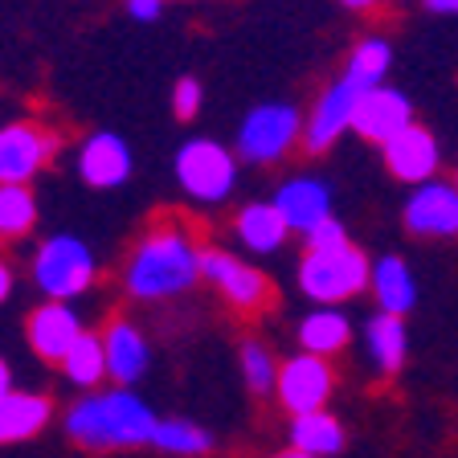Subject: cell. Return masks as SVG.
Segmentation results:
<instances>
[{
  "label": "cell",
  "mask_w": 458,
  "mask_h": 458,
  "mask_svg": "<svg viewBox=\"0 0 458 458\" xmlns=\"http://www.w3.org/2000/svg\"><path fill=\"white\" fill-rule=\"evenodd\" d=\"M200 275V246L176 225H156L140 238L131 250L123 270L127 295L140 303H156V299H172L189 291Z\"/></svg>",
  "instance_id": "cell-1"
},
{
  "label": "cell",
  "mask_w": 458,
  "mask_h": 458,
  "mask_svg": "<svg viewBox=\"0 0 458 458\" xmlns=\"http://www.w3.org/2000/svg\"><path fill=\"white\" fill-rule=\"evenodd\" d=\"M156 413L131 393V385H119L111 393H95L70 405L66 434L86 450H119V446H152Z\"/></svg>",
  "instance_id": "cell-2"
},
{
  "label": "cell",
  "mask_w": 458,
  "mask_h": 458,
  "mask_svg": "<svg viewBox=\"0 0 458 458\" xmlns=\"http://www.w3.org/2000/svg\"><path fill=\"white\" fill-rule=\"evenodd\" d=\"M372 283V262L360 246L344 242L335 250H307L299 262V291L319 307H335L344 299H356Z\"/></svg>",
  "instance_id": "cell-3"
},
{
  "label": "cell",
  "mask_w": 458,
  "mask_h": 458,
  "mask_svg": "<svg viewBox=\"0 0 458 458\" xmlns=\"http://www.w3.org/2000/svg\"><path fill=\"white\" fill-rule=\"evenodd\" d=\"M95 254L74 233H57V238L41 242L33 254V283L46 299H78L95 283Z\"/></svg>",
  "instance_id": "cell-4"
},
{
  "label": "cell",
  "mask_w": 458,
  "mask_h": 458,
  "mask_svg": "<svg viewBox=\"0 0 458 458\" xmlns=\"http://www.w3.org/2000/svg\"><path fill=\"white\" fill-rule=\"evenodd\" d=\"M303 119L291 103H262L242 119L238 156L246 164H278L295 143H303Z\"/></svg>",
  "instance_id": "cell-5"
},
{
  "label": "cell",
  "mask_w": 458,
  "mask_h": 458,
  "mask_svg": "<svg viewBox=\"0 0 458 458\" xmlns=\"http://www.w3.org/2000/svg\"><path fill=\"white\" fill-rule=\"evenodd\" d=\"M176 181L192 200L217 205L238 184V156L213 140H189L176 152Z\"/></svg>",
  "instance_id": "cell-6"
},
{
  "label": "cell",
  "mask_w": 458,
  "mask_h": 458,
  "mask_svg": "<svg viewBox=\"0 0 458 458\" xmlns=\"http://www.w3.org/2000/svg\"><path fill=\"white\" fill-rule=\"evenodd\" d=\"M200 275L209 278L238 311H262L270 299L267 275L250 267V262H242L238 254H225V250H200Z\"/></svg>",
  "instance_id": "cell-7"
},
{
  "label": "cell",
  "mask_w": 458,
  "mask_h": 458,
  "mask_svg": "<svg viewBox=\"0 0 458 458\" xmlns=\"http://www.w3.org/2000/svg\"><path fill=\"white\" fill-rule=\"evenodd\" d=\"M364 86H356L348 74H340V82H332L319 95V103L311 106V119L303 127V148L311 156L327 152L344 131H352V114H356V103H360Z\"/></svg>",
  "instance_id": "cell-8"
},
{
  "label": "cell",
  "mask_w": 458,
  "mask_h": 458,
  "mask_svg": "<svg viewBox=\"0 0 458 458\" xmlns=\"http://www.w3.org/2000/svg\"><path fill=\"white\" fill-rule=\"evenodd\" d=\"M283 410L295 418V413H311L324 410L327 393H332V369H327V356L315 352H299L278 369V385H275Z\"/></svg>",
  "instance_id": "cell-9"
},
{
  "label": "cell",
  "mask_w": 458,
  "mask_h": 458,
  "mask_svg": "<svg viewBox=\"0 0 458 458\" xmlns=\"http://www.w3.org/2000/svg\"><path fill=\"white\" fill-rule=\"evenodd\" d=\"M405 229L413 238H458V184H413V197L405 200Z\"/></svg>",
  "instance_id": "cell-10"
},
{
  "label": "cell",
  "mask_w": 458,
  "mask_h": 458,
  "mask_svg": "<svg viewBox=\"0 0 458 458\" xmlns=\"http://www.w3.org/2000/svg\"><path fill=\"white\" fill-rule=\"evenodd\" d=\"M57 140L38 123H9L0 127V181L29 184L54 156Z\"/></svg>",
  "instance_id": "cell-11"
},
{
  "label": "cell",
  "mask_w": 458,
  "mask_h": 458,
  "mask_svg": "<svg viewBox=\"0 0 458 458\" xmlns=\"http://www.w3.org/2000/svg\"><path fill=\"white\" fill-rule=\"evenodd\" d=\"M410 123H413V103L385 82L364 90L360 103H356V114H352V131L360 135V140L377 143V148H385L393 135H401Z\"/></svg>",
  "instance_id": "cell-12"
},
{
  "label": "cell",
  "mask_w": 458,
  "mask_h": 458,
  "mask_svg": "<svg viewBox=\"0 0 458 458\" xmlns=\"http://www.w3.org/2000/svg\"><path fill=\"white\" fill-rule=\"evenodd\" d=\"M25 332H29V348H33L41 360L62 364L66 352L74 348V340L82 335V319H78V311L66 299H49V303H41L38 311L29 315Z\"/></svg>",
  "instance_id": "cell-13"
},
{
  "label": "cell",
  "mask_w": 458,
  "mask_h": 458,
  "mask_svg": "<svg viewBox=\"0 0 458 458\" xmlns=\"http://www.w3.org/2000/svg\"><path fill=\"white\" fill-rule=\"evenodd\" d=\"M381 152H385V168H389L397 181H405V184L434 181V172H438V164H442L438 140H434L426 127H418V123H410L401 135H393Z\"/></svg>",
  "instance_id": "cell-14"
},
{
  "label": "cell",
  "mask_w": 458,
  "mask_h": 458,
  "mask_svg": "<svg viewBox=\"0 0 458 458\" xmlns=\"http://www.w3.org/2000/svg\"><path fill=\"white\" fill-rule=\"evenodd\" d=\"M78 172L90 189H119L131 176V148L114 131L90 135L78 152Z\"/></svg>",
  "instance_id": "cell-15"
},
{
  "label": "cell",
  "mask_w": 458,
  "mask_h": 458,
  "mask_svg": "<svg viewBox=\"0 0 458 458\" xmlns=\"http://www.w3.org/2000/svg\"><path fill=\"white\" fill-rule=\"evenodd\" d=\"M275 205L286 217L291 233H307L324 217H332V189L324 181H315V176H295L275 192Z\"/></svg>",
  "instance_id": "cell-16"
},
{
  "label": "cell",
  "mask_w": 458,
  "mask_h": 458,
  "mask_svg": "<svg viewBox=\"0 0 458 458\" xmlns=\"http://www.w3.org/2000/svg\"><path fill=\"white\" fill-rule=\"evenodd\" d=\"M103 348H106V372L119 385H135L148 372V340L131 319H114L103 332Z\"/></svg>",
  "instance_id": "cell-17"
},
{
  "label": "cell",
  "mask_w": 458,
  "mask_h": 458,
  "mask_svg": "<svg viewBox=\"0 0 458 458\" xmlns=\"http://www.w3.org/2000/svg\"><path fill=\"white\" fill-rule=\"evenodd\" d=\"M49 413H54L49 397L13 389L9 397L0 401V446H4V442H25V438H33V434H41L46 421H49Z\"/></svg>",
  "instance_id": "cell-18"
},
{
  "label": "cell",
  "mask_w": 458,
  "mask_h": 458,
  "mask_svg": "<svg viewBox=\"0 0 458 458\" xmlns=\"http://www.w3.org/2000/svg\"><path fill=\"white\" fill-rule=\"evenodd\" d=\"M233 229H238L242 246H246L250 254H275L286 242V233H291V225H286V217L278 213L275 200L246 205V209L238 213V221H233Z\"/></svg>",
  "instance_id": "cell-19"
},
{
  "label": "cell",
  "mask_w": 458,
  "mask_h": 458,
  "mask_svg": "<svg viewBox=\"0 0 458 458\" xmlns=\"http://www.w3.org/2000/svg\"><path fill=\"white\" fill-rule=\"evenodd\" d=\"M364 344H369V356L372 364L393 377V372L405 364V352H410V332H405V315H393V311H377L364 327Z\"/></svg>",
  "instance_id": "cell-20"
},
{
  "label": "cell",
  "mask_w": 458,
  "mask_h": 458,
  "mask_svg": "<svg viewBox=\"0 0 458 458\" xmlns=\"http://www.w3.org/2000/svg\"><path fill=\"white\" fill-rule=\"evenodd\" d=\"M372 299L381 303V311L410 315L418 303V283H413L410 267L397 254H385L381 262H372Z\"/></svg>",
  "instance_id": "cell-21"
},
{
  "label": "cell",
  "mask_w": 458,
  "mask_h": 458,
  "mask_svg": "<svg viewBox=\"0 0 458 458\" xmlns=\"http://www.w3.org/2000/svg\"><path fill=\"white\" fill-rule=\"evenodd\" d=\"M291 446L303 450L311 458H332L344 450V426L340 418H332L327 410L295 413L291 418Z\"/></svg>",
  "instance_id": "cell-22"
},
{
  "label": "cell",
  "mask_w": 458,
  "mask_h": 458,
  "mask_svg": "<svg viewBox=\"0 0 458 458\" xmlns=\"http://www.w3.org/2000/svg\"><path fill=\"white\" fill-rule=\"evenodd\" d=\"M348 340H352V324H348V315L335 311V307H315L303 324H299V344H303V352L335 356L348 348Z\"/></svg>",
  "instance_id": "cell-23"
},
{
  "label": "cell",
  "mask_w": 458,
  "mask_h": 458,
  "mask_svg": "<svg viewBox=\"0 0 458 458\" xmlns=\"http://www.w3.org/2000/svg\"><path fill=\"white\" fill-rule=\"evenodd\" d=\"M62 369H66V377L78 385V389H95L103 377H111V372H106L103 335H95V332H82V335H78L74 348H70L66 360H62Z\"/></svg>",
  "instance_id": "cell-24"
},
{
  "label": "cell",
  "mask_w": 458,
  "mask_h": 458,
  "mask_svg": "<svg viewBox=\"0 0 458 458\" xmlns=\"http://www.w3.org/2000/svg\"><path fill=\"white\" fill-rule=\"evenodd\" d=\"M152 446L164 450V454L197 458V454H209L213 450V434L209 429H200V426H192V421H184V418H164V421H156Z\"/></svg>",
  "instance_id": "cell-25"
},
{
  "label": "cell",
  "mask_w": 458,
  "mask_h": 458,
  "mask_svg": "<svg viewBox=\"0 0 458 458\" xmlns=\"http://www.w3.org/2000/svg\"><path fill=\"white\" fill-rule=\"evenodd\" d=\"M38 225V200L29 184L0 181V238H21Z\"/></svg>",
  "instance_id": "cell-26"
},
{
  "label": "cell",
  "mask_w": 458,
  "mask_h": 458,
  "mask_svg": "<svg viewBox=\"0 0 458 458\" xmlns=\"http://www.w3.org/2000/svg\"><path fill=\"white\" fill-rule=\"evenodd\" d=\"M389 66H393V49H389V41L369 38V41H360V46L352 49V57H348V66H344V74L352 78L356 86L372 90V86H381V82H385Z\"/></svg>",
  "instance_id": "cell-27"
},
{
  "label": "cell",
  "mask_w": 458,
  "mask_h": 458,
  "mask_svg": "<svg viewBox=\"0 0 458 458\" xmlns=\"http://www.w3.org/2000/svg\"><path fill=\"white\" fill-rule=\"evenodd\" d=\"M278 369H283V364H275V356H270L258 340L242 344V377H246L250 393H270V389H275V385H278Z\"/></svg>",
  "instance_id": "cell-28"
},
{
  "label": "cell",
  "mask_w": 458,
  "mask_h": 458,
  "mask_svg": "<svg viewBox=\"0 0 458 458\" xmlns=\"http://www.w3.org/2000/svg\"><path fill=\"white\" fill-rule=\"evenodd\" d=\"M303 242H307V250H335V246H344V242H348V233H344V225L335 217H324L319 225L307 229Z\"/></svg>",
  "instance_id": "cell-29"
},
{
  "label": "cell",
  "mask_w": 458,
  "mask_h": 458,
  "mask_svg": "<svg viewBox=\"0 0 458 458\" xmlns=\"http://www.w3.org/2000/svg\"><path fill=\"white\" fill-rule=\"evenodd\" d=\"M172 111H176V119H192L200 111V82L192 74L172 86Z\"/></svg>",
  "instance_id": "cell-30"
},
{
  "label": "cell",
  "mask_w": 458,
  "mask_h": 458,
  "mask_svg": "<svg viewBox=\"0 0 458 458\" xmlns=\"http://www.w3.org/2000/svg\"><path fill=\"white\" fill-rule=\"evenodd\" d=\"M164 0H127V17L135 21H160Z\"/></svg>",
  "instance_id": "cell-31"
},
{
  "label": "cell",
  "mask_w": 458,
  "mask_h": 458,
  "mask_svg": "<svg viewBox=\"0 0 458 458\" xmlns=\"http://www.w3.org/2000/svg\"><path fill=\"white\" fill-rule=\"evenodd\" d=\"M426 9L438 17H458V0H426Z\"/></svg>",
  "instance_id": "cell-32"
},
{
  "label": "cell",
  "mask_w": 458,
  "mask_h": 458,
  "mask_svg": "<svg viewBox=\"0 0 458 458\" xmlns=\"http://www.w3.org/2000/svg\"><path fill=\"white\" fill-rule=\"evenodd\" d=\"M9 295H13V267L0 258V303H4Z\"/></svg>",
  "instance_id": "cell-33"
},
{
  "label": "cell",
  "mask_w": 458,
  "mask_h": 458,
  "mask_svg": "<svg viewBox=\"0 0 458 458\" xmlns=\"http://www.w3.org/2000/svg\"><path fill=\"white\" fill-rule=\"evenodd\" d=\"M13 393V372H9V364H4V356H0V401Z\"/></svg>",
  "instance_id": "cell-34"
},
{
  "label": "cell",
  "mask_w": 458,
  "mask_h": 458,
  "mask_svg": "<svg viewBox=\"0 0 458 458\" xmlns=\"http://www.w3.org/2000/svg\"><path fill=\"white\" fill-rule=\"evenodd\" d=\"M340 4H348V9H372L377 0H340Z\"/></svg>",
  "instance_id": "cell-35"
},
{
  "label": "cell",
  "mask_w": 458,
  "mask_h": 458,
  "mask_svg": "<svg viewBox=\"0 0 458 458\" xmlns=\"http://www.w3.org/2000/svg\"><path fill=\"white\" fill-rule=\"evenodd\" d=\"M278 458H311V454H303V450H286V454H278Z\"/></svg>",
  "instance_id": "cell-36"
},
{
  "label": "cell",
  "mask_w": 458,
  "mask_h": 458,
  "mask_svg": "<svg viewBox=\"0 0 458 458\" xmlns=\"http://www.w3.org/2000/svg\"><path fill=\"white\" fill-rule=\"evenodd\" d=\"M454 184H458V181H454Z\"/></svg>",
  "instance_id": "cell-37"
}]
</instances>
